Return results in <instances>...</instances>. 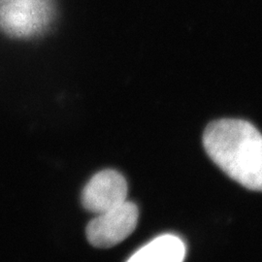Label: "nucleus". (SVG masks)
<instances>
[{
    "instance_id": "39448f33",
    "label": "nucleus",
    "mask_w": 262,
    "mask_h": 262,
    "mask_svg": "<svg viewBox=\"0 0 262 262\" xmlns=\"http://www.w3.org/2000/svg\"><path fill=\"white\" fill-rule=\"evenodd\" d=\"M184 241L174 234L160 235L143 246L126 262H184Z\"/></svg>"
},
{
    "instance_id": "20e7f679",
    "label": "nucleus",
    "mask_w": 262,
    "mask_h": 262,
    "mask_svg": "<svg viewBox=\"0 0 262 262\" xmlns=\"http://www.w3.org/2000/svg\"><path fill=\"white\" fill-rule=\"evenodd\" d=\"M127 183L121 173L104 170L94 175L84 187L82 203L84 209L99 215L127 200Z\"/></svg>"
},
{
    "instance_id": "f03ea898",
    "label": "nucleus",
    "mask_w": 262,
    "mask_h": 262,
    "mask_svg": "<svg viewBox=\"0 0 262 262\" xmlns=\"http://www.w3.org/2000/svg\"><path fill=\"white\" fill-rule=\"evenodd\" d=\"M55 0H0V30L10 37L43 34L56 17Z\"/></svg>"
},
{
    "instance_id": "f257e3e1",
    "label": "nucleus",
    "mask_w": 262,
    "mask_h": 262,
    "mask_svg": "<svg viewBox=\"0 0 262 262\" xmlns=\"http://www.w3.org/2000/svg\"><path fill=\"white\" fill-rule=\"evenodd\" d=\"M203 145L227 176L251 190L262 191V134L252 123L235 119L211 122Z\"/></svg>"
},
{
    "instance_id": "7ed1b4c3",
    "label": "nucleus",
    "mask_w": 262,
    "mask_h": 262,
    "mask_svg": "<svg viewBox=\"0 0 262 262\" xmlns=\"http://www.w3.org/2000/svg\"><path fill=\"white\" fill-rule=\"evenodd\" d=\"M138 216L137 206L126 200L119 206L96 215L86 227V238L95 248H112L135 230Z\"/></svg>"
}]
</instances>
